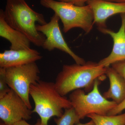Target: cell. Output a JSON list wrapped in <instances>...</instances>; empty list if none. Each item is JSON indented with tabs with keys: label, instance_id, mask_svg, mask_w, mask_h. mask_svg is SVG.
<instances>
[{
	"label": "cell",
	"instance_id": "obj_1",
	"mask_svg": "<svg viewBox=\"0 0 125 125\" xmlns=\"http://www.w3.org/2000/svg\"><path fill=\"white\" fill-rule=\"evenodd\" d=\"M106 71V67L92 61L83 64L64 65L56 78V89L63 96L82 88L90 92L93 89L95 81L105 76Z\"/></svg>",
	"mask_w": 125,
	"mask_h": 125
},
{
	"label": "cell",
	"instance_id": "obj_2",
	"mask_svg": "<svg viewBox=\"0 0 125 125\" xmlns=\"http://www.w3.org/2000/svg\"><path fill=\"white\" fill-rule=\"evenodd\" d=\"M4 14L10 26L24 34L35 46H42L46 37L37 30L36 23H47L42 14L33 10L25 0H6Z\"/></svg>",
	"mask_w": 125,
	"mask_h": 125
},
{
	"label": "cell",
	"instance_id": "obj_3",
	"mask_svg": "<svg viewBox=\"0 0 125 125\" xmlns=\"http://www.w3.org/2000/svg\"><path fill=\"white\" fill-rule=\"evenodd\" d=\"M29 93L35 105L32 112L39 116L42 125H48L52 117L61 116L63 109L72 107L69 99L57 92L55 83L40 80L31 85Z\"/></svg>",
	"mask_w": 125,
	"mask_h": 125
},
{
	"label": "cell",
	"instance_id": "obj_4",
	"mask_svg": "<svg viewBox=\"0 0 125 125\" xmlns=\"http://www.w3.org/2000/svg\"><path fill=\"white\" fill-rule=\"evenodd\" d=\"M40 4L45 8L52 9L59 16L65 33L74 28H80L87 33L93 29L94 15L89 5L78 6L55 0H40Z\"/></svg>",
	"mask_w": 125,
	"mask_h": 125
},
{
	"label": "cell",
	"instance_id": "obj_5",
	"mask_svg": "<svg viewBox=\"0 0 125 125\" xmlns=\"http://www.w3.org/2000/svg\"><path fill=\"white\" fill-rule=\"evenodd\" d=\"M100 83L97 80L93 89L87 94L82 89H78L72 92L70 94L69 99L72 107L80 120L91 114L107 115L117 105L114 101H108L101 94L99 89Z\"/></svg>",
	"mask_w": 125,
	"mask_h": 125
},
{
	"label": "cell",
	"instance_id": "obj_6",
	"mask_svg": "<svg viewBox=\"0 0 125 125\" xmlns=\"http://www.w3.org/2000/svg\"><path fill=\"white\" fill-rule=\"evenodd\" d=\"M40 70L36 62L5 68L7 84L22 99L30 109L32 108L29 99L30 86L40 80Z\"/></svg>",
	"mask_w": 125,
	"mask_h": 125
},
{
	"label": "cell",
	"instance_id": "obj_7",
	"mask_svg": "<svg viewBox=\"0 0 125 125\" xmlns=\"http://www.w3.org/2000/svg\"><path fill=\"white\" fill-rule=\"evenodd\" d=\"M60 18L54 13L49 23L44 25H36L37 30L44 34L46 39L42 48L49 51L57 49L69 54L79 64L85 63L84 59L76 55L70 48L62 36L59 25Z\"/></svg>",
	"mask_w": 125,
	"mask_h": 125
},
{
	"label": "cell",
	"instance_id": "obj_8",
	"mask_svg": "<svg viewBox=\"0 0 125 125\" xmlns=\"http://www.w3.org/2000/svg\"><path fill=\"white\" fill-rule=\"evenodd\" d=\"M32 113L22 99L12 89L0 99V118L6 125H13L22 120H28Z\"/></svg>",
	"mask_w": 125,
	"mask_h": 125
},
{
	"label": "cell",
	"instance_id": "obj_9",
	"mask_svg": "<svg viewBox=\"0 0 125 125\" xmlns=\"http://www.w3.org/2000/svg\"><path fill=\"white\" fill-rule=\"evenodd\" d=\"M121 24L118 32H115L107 28L99 30L111 36L113 41L111 54L98 62L99 65L106 67L114 62L125 60V13L121 14Z\"/></svg>",
	"mask_w": 125,
	"mask_h": 125
},
{
	"label": "cell",
	"instance_id": "obj_10",
	"mask_svg": "<svg viewBox=\"0 0 125 125\" xmlns=\"http://www.w3.org/2000/svg\"><path fill=\"white\" fill-rule=\"evenodd\" d=\"M87 5L93 12L94 24L98 30L106 28V21L109 17L118 14L125 13V2H117L105 0H89Z\"/></svg>",
	"mask_w": 125,
	"mask_h": 125
},
{
	"label": "cell",
	"instance_id": "obj_11",
	"mask_svg": "<svg viewBox=\"0 0 125 125\" xmlns=\"http://www.w3.org/2000/svg\"><path fill=\"white\" fill-rule=\"evenodd\" d=\"M42 57L34 49L5 50L0 53V68L20 66L41 60Z\"/></svg>",
	"mask_w": 125,
	"mask_h": 125
},
{
	"label": "cell",
	"instance_id": "obj_12",
	"mask_svg": "<svg viewBox=\"0 0 125 125\" xmlns=\"http://www.w3.org/2000/svg\"><path fill=\"white\" fill-rule=\"evenodd\" d=\"M4 11L0 10V36L11 43L10 49L23 50L30 48L31 42L24 34L10 26L5 20Z\"/></svg>",
	"mask_w": 125,
	"mask_h": 125
},
{
	"label": "cell",
	"instance_id": "obj_13",
	"mask_svg": "<svg viewBox=\"0 0 125 125\" xmlns=\"http://www.w3.org/2000/svg\"><path fill=\"white\" fill-rule=\"evenodd\" d=\"M106 75L110 83L109 89L103 96L106 99H111L118 104L125 98V81L111 67H106Z\"/></svg>",
	"mask_w": 125,
	"mask_h": 125
},
{
	"label": "cell",
	"instance_id": "obj_14",
	"mask_svg": "<svg viewBox=\"0 0 125 125\" xmlns=\"http://www.w3.org/2000/svg\"><path fill=\"white\" fill-rule=\"evenodd\" d=\"M87 117L93 121L96 125H125V113L113 116L91 114Z\"/></svg>",
	"mask_w": 125,
	"mask_h": 125
},
{
	"label": "cell",
	"instance_id": "obj_15",
	"mask_svg": "<svg viewBox=\"0 0 125 125\" xmlns=\"http://www.w3.org/2000/svg\"><path fill=\"white\" fill-rule=\"evenodd\" d=\"M80 120L73 107L65 109L61 116L54 118L56 125H74L79 122Z\"/></svg>",
	"mask_w": 125,
	"mask_h": 125
},
{
	"label": "cell",
	"instance_id": "obj_16",
	"mask_svg": "<svg viewBox=\"0 0 125 125\" xmlns=\"http://www.w3.org/2000/svg\"><path fill=\"white\" fill-rule=\"evenodd\" d=\"M10 89L6 82L5 68H0V99L8 93Z\"/></svg>",
	"mask_w": 125,
	"mask_h": 125
},
{
	"label": "cell",
	"instance_id": "obj_17",
	"mask_svg": "<svg viewBox=\"0 0 125 125\" xmlns=\"http://www.w3.org/2000/svg\"><path fill=\"white\" fill-rule=\"evenodd\" d=\"M111 66L112 68L121 76L125 81V60L114 62Z\"/></svg>",
	"mask_w": 125,
	"mask_h": 125
},
{
	"label": "cell",
	"instance_id": "obj_18",
	"mask_svg": "<svg viewBox=\"0 0 125 125\" xmlns=\"http://www.w3.org/2000/svg\"><path fill=\"white\" fill-rule=\"evenodd\" d=\"M125 109V98L120 103L117 104L114 108L112 109L107 115L113 116L118 115Z\"/></svg>",
	"mask_w": 125,
	"mask_h": 125
},
{
	"label": "cell",
	"instance_id": "obj_19",
	"mask_svg": "<svg viewBox=\"0 0 125 125\" xmlns=\"http://www.w3.org/2000/svg\"><path fill=\"white\" fill-rule=\"evenodd\" d=\"M89 0H58V1L62 2H69L78 6H83L85 5V2H87Z\"/></svg>",
	"mask_w": 125,
	"mask_h": 125
},
{
	"label": "cell",
	"instance_id": "obj_20",
	"mask_svg": "<svg viewBox=\"0 0 125 125\" xmlns=\"http://www.w3.org/2000/svg\"><path fill=\"white\" fill-rule=\"evenodd\" d=\"M13 125H42L41 123V120L38 119L37 121V123L34 125H31L27 123L25 120H22L15 123Z\"/></svg>",
	"mask_w": 125,
	"mask_h": 125
},
{
	"label": "cell",
	"instance_id": "obj_21",
	"mask_svg": "<svg viewBox=\"0 0 125 125\" xmlns=\"http://www.w3.org/2000/svg\"><path fill=\"white\" fill-rule=\"evenodd\" d=\"M75 125H96L95 123L93 121L91 120L89 122H87V123H80V122H79L77 124H76Z\"/></svg>",
	"mask_w": 125,
	"mask_h": 125
},
{
	"label": "cell",
	"instance_id": "obj_22",
	"mask_svg": "<svg viewBox=\"0 0 125 125\" xmlns=\"http://www.w3.org/2000/svg\"><path fill=\"white\" fill-rule=\"evenodd\" d=\"M107 1L117 2H125V0H105Z\"/></svg>",
	"mask_w": 125,
	"mask_h": 125
},
{
	"label": "cell",
	"instance_id": "obj_23",
	"mask_svg": "<svg viewBox=\"0 0 125 125\" xmlns=\"http://www.w3.org/2000/svg\"><path fill=\"white\" fill-rule=\"evenodd\" d=\"M0 125H6V124H5L4 122H1L0 124Z\"/></svg>",
	"mask_w": 125,
	"mask_h": 125
}]
</instances>
